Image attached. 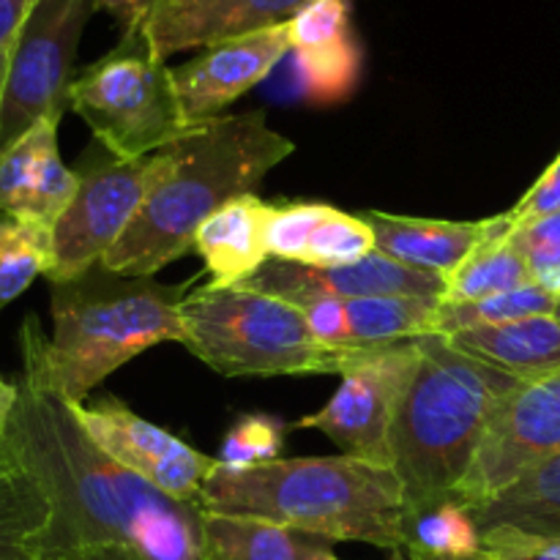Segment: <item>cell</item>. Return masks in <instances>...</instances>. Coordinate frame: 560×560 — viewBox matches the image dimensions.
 Here are the masks:
<instances>
[{"instance_id": "ba28073f", "label": "cell", "mask_w": 560, "mask_h": 560, "mask_svg": "<svg viewBox=\"0 0 560 560\" xmlns=\"http://www.w3.org/2000/svg\"><path fill=\"white\" fill-rule=\"evenodd\" d=\"M167 164V148L129 162L96 142L93 153L74 167L80 186L52 228L55 260L47 273L49 282H66L102 262L135 222Z\"/></svg>"}, {"instance_id": "d4e9b609", "label": "cell", "mask_w": 560, "mask_h": 560, "mask_svg": "<svg viewBox=\"0 0 560 560\" xmlns=\"http://www.w3.org/2000/svg\"><path fill=\"white\" fill-rule=\"evenodd\" d=\"M52 503L11 443L0 441V560H38Z\"/></svg>"}, {"instance_id": "2e32d148", "label": "cell", "mask_w": 560, "mask_h": 560, "mask_svg": "<svg viewBox=\"0 0 560 560\" xmlns=\"http://www.w3.org/2000/svg\"><path fill=\"white\" fill-rule=\"evenodd\" d=\"M60 118H42L0 153V213L55 228L80 178L58 153Z\"/></svg>"}, {"instance_id": "ab89813d", "label": "cell", "mask_w": 560, "mask_h": 560, "mask_svg": "<svg viewBox=\"0 0 560 560\" xmlns=\"http://www.w3.org/2000/svg\"><path fill=\"white\" fill-rule=\"evenodd\" d=\"M481 560H485V558H481Z\"/></svg>"}, {"instance_id": "484cf974", "label": "cell", "mask_w": 560, "mask_h": 560, "mask_svg": "<svg viewBox=\"0 0 560 560\" xmlns=\"http://www.w3.org/2000/svg\"><path fill=\"white\" fill-rule=\"evenodd\" d=\"M397 560H481L485 536L474 512L457 498H446L421 512L405 514Z\"/></svg>"}, {"instance_id": "e0dca14e", "label": "cell", "mask_w": 560, "mask_h": 560, "mask_svg": "<svg viewBox=\"0 0 560 560\" xmlns=\"http://www.w3.org/2000/svg\"><path fill=\"white\" fill-rule=\"evenodd\" d=\"M288 27L301 93L315 104L345 102L361 74L350 0H312Z\"/></svg>"}, {"instance_id": "e575fe53", "label": "cell", "mask_w": 560, "mask_h": 560, "mask_svg": "<svg viewBox=\"0 0 560 560\" xmlns=\"http://www.w3.org/2000/svg\"><path fill=\"white\" fill-rule=\"evenodd\" d=\"M159 0H98V11L113 14L120 22V27H124V33H131L142 25L148 11Z\"/></svg>"}, {"instance_id": "8fae6325", "label": "cell", "mask_w": 560, "mask_h": 560, "mask_svg": "<svg viewBox=\"0 0 560 560\" xmlns=\"http://www.w3.org/2000/svg\"><path fill=\"white\" fill-rule=\"evenodd\" d=\"M560 454V372L514 388L492 413L474 465L454 498L481 506L534 465Z\"/></svg>"}, {"instance_id": "30bf717a", "label": "cell", "mask_w": 560, "mask_h": 560, "mask_svg": "<svg viewBox=\"0 0 560 560\" xmlns=\"http://www.w3.org/2000/svg\"><path fill=\"white\" fill-rule=\"evenodd\" d=\"M419 364V337L359 348L350 355L337 394L293 430H320L348 457L392 468V427L399 399Z\"/></svg>"}, {"instance_id": "d6a6232c", "label": "cell", "mask_w": 560, "mask_h": 560, "mask_svg": "<svg viewBox=\"0 0 560 560\" xmlns=\"http://www.w3.org/2000/svg\"><path fill=\"white\" fill-rule=\"evenodd\" d=\"M512 244L528 260L534 282L560 299V238H520L512 233Z\"/></svg>"}, {"instance_id": "ffe728a7", "label": "cell", "mask_w": 560, "mask_h": 560, "mask_svg": "<svg viewBox=\"0 0 560 560\" xmlns=\"http://www.w3.org/2000/svg\"><path fill=\"white\" fill-rule=\"evenodd\" d=\"M361 217L375 233V249L402 266L452 277L470 252L495 233L501 217L481 222H446V219L399 217V213L366 211Z\"/></svg>"}, {"instance_id": "836d02e7", "label": "cell", "mask_w": 560, "mask_h": 560, "mask_svg": "<svg viewBox=\"0 0 560 560\" xmlns=\"http://www.w3.org/2000/svg\"><path fill=\"white\" fill-rule=\"evenodd\" d=\"M38 0H0V52H11Z\"/></svg>"}, {"instance_id": "44dd1931", "label": "cell", "mask_w": 560, "mask_h": 560, "mask_svg": "<svg viewBox=\"0 0 560 560\" xmlns=\"http://www.w3.org/2000/svg\"><path fill=\"white\" fill-rule=\"evenodd\" d=\"M271 211L257 195H244L197 230L195 249L217 288H238L271 260L266 241Z\"/></svg>"}, {"instance_id": "1f68e13d", "label": "cell", "mask_w": 560, "mask_h": 560, "mask_svg": "<svg viewBox=\"0 0 560 560\" xmlns=\"http://www.w3.org/2000/svg\"><path fill=\"white\" fill-rule=\"evenodd\" d=\"M552 213H560V153L556 162L547 167V173L530 186L528 195L509 211V219H512L514 230H517L523 224L552 217Z\"/></svg>"}, {"instance_id": "f546056e", "label": "cell", "mask_w": 560, "mask_h": 560, "mask_svg": "<svg viewBox=\"0 0 560 560\" xmlns=\"http://www.w3.org/2000/svg\"><path fill=\"white\" fill-rule=\"evenodd\" d=\"M284 432L288 427L268 416H244L233 424L219 448V463L228 468H255V465L282 459Z\"/></svg>"}, {"instance_id": "cb8c5ba5", "label": "cell", "mask_w": 560, "mask_h": 560, "mask_svg": "<svg viewBox=\"0 0 560 560\" xmlns=\"http://www.w3.org/2000/svg\"><path fill=\"white\" fill-rule=\"evenodd\" d=\"M470 512L481 536L487 530H514L539 539H560V454L528 468Z\"/></svg>"}, {"instance_id": "9c48e42d", "label": "cell", "mask_w": 560, "mask_h": 560, "mask_svg": "<svg viewBox=\"0 0 560 560\" xmlns=\"http://www.w3.org/2000/svg\"><path fill=\"white\" fill-rule=\"evenodd\" d=\"M98 0H38L9 58L0 104V153L42 118H63L74 58Z\"/></svg>"}, {"instance_id": "7402d4cb", "label": "cell", "mask_w": 560, "mask_h": 560, "mask_svg": "<svg viewBox=\"0 0 560 560\" xmlns=\"http://www.w3.org/2000/svg\"><path fill=\"white\" fill-rule=\"evenodd\" d=\"M448 342L520 383H539L560 372V323L556 315L470 328L448 337Z\"/></svg>"}, {"instance_id": "4fadbf2b", "label": "cell", "mask_w": 560, "mask_h": 560, "mask_svg": "<svg viewBox=\"0 0 560 560\" xmlns=\"http://www.w3.org/2000/svg\"><path fill=\"white\" fill-rule=\"evenodd\" d=\"M290 27H268L252 36L228 38L200 49V55L173 69L180 113L189 126L219 118L228 104L260 85L273 66L290 55Z\"/></svg>"}, {"instance_id": "ac0fdd59", "label": "cell", "mask_w": 560, "mask_h": 560, "mask_svg": "<svg viewBox=\"0 0 560 560\" xmlns=\"http://www.w3.org/2000/svg\"><path fill=\"white\" fill-rule=\"evenodd\" d=\"M290 304L304 312L312 331L323 345L359 350L432 334L441 301L408 299V295H388V299L301 295Z\"/></svg>"}, {"instance_id": "8d00e7d4", "label": "cell", "mask_w": 560, "mask_h": 560, "mask_svg": "<svg viewBox=\"0 0 560 560\" xmlns=\"http://www.w3.org/2000/svg\"><path fill=\"white\" fill-rule=\"evenodd\" d=\"M14 405H16V383H9L0 377V441H3L5 430H9Z\"/></svg>"}, {"instance_id": "5b68a950", "label": "cell", "mask_w": 560, "mask_h": 560, "mask_svg": "<svg viewBox=\"0 0 560 560\" xmlns=\"http://www.w3.org/2000/svg\"><path fill=\"white\" fill-rule=\"evenodd\" d=\"M506 372L463 353L441 334H421L419 364L392 427V468L405 514L454 498L498 405L520 388Z\"/></svg>"}, {"instance_id": "603a6c76", "label": "cell", "mask_w": 560, "mask_h": 560, "mask_svg": "<svg viewBox=\"0 0 560 560\" xmlns=\"http://www.w3.org/2000/svg\"><path fill=\"white\" fill-rule=\"evenodd\" d=\"M331 545L268 520L202 514V560H339Z\"/></svg>"}, {"instance_id": "52a82bcc", "label": "cell", "mask_w": 560, "mask_h": 560, "mask_svg": "<svg viewBox=\"0 0 560 560\" xmlns=\"http://www.w3.org/2000/svg\"><path fill=\"white\" fill-rule=\"evenodd\" d=\"M69 107L118 159H145L191 129L180 113L173 69L140 33H124L118 47L74 77Z\"/></svg>"}, {"instance_id": "5bb4252c", "label": "cell", "mask_w": 560, "mask_h": 560, "mask_svg": "<svg viewBox=\"0 0 560 560\" xmlns=\"http://www.w3.org/2000/svg\"><path fill=\"white\" fill-rule=\"evenodd\" d=\"M238 288L257 293L277 295L295 301L301 295H337V299H388V295H408V299H446V279L441 273L421 271L402 266L392 257L372 252L353 266L310 268L282 262L277 257L266 262L252 279Z\"/></svg>"}, {"instance_id": "9a60e30c", "label": "cell", "mask_w": 560, "mask_h": 560, "mask_svg": "<svg viewBox=\"0 0 560 560\" xmlns=\"http://www.w3.org/2000/svg\"><path fill=\"white\" fill-rule=\"evenodd\" d=\"M312 0H159L137 27L148 47L167 60L228 38L288 25ZM135 33V31H131Z\"/></svg>"}, {"instance_id": "4316f807", "label": "cell", "mask_w": 560, "mask_h": 560, "mask_svg": "<svg viewBox=\"0 0 560 560\" xmlns=\"http://www.w3.org/2000/svg\"><path fill=\"white\" fill-rule=\"evenodd\" d=\"M514 224L509 213H501L495 233L470 252L468 260L446 279V304L490 299V295L509 293V290L528 288L534 282L528 260L512 244Z\"/></svg>"}, {"instance_id": "f35d334b", "label": "cell", "mask_w": 560, "mask_h": 560, "mask_svg": "<svg viewBox=\"0 0 560 560\" xmlns=\"http://www.w3.org/2000/svg\"><path fill=\"white\" fill-rule=\"evenodd\" d=\"M556 317H558V323H560V299H558V306H556Z\"/></svg>"}, {"instance_id": "83f0119b", "label": "cell", "mask_w": 560, "mask_h": 560, "mask_svg": "<svg viewBox=\"0 0 560 560\" xmlns=\"http://www.w3.org/2000/svg\"><path fill=\"white\" fill-rule=\"evenodd\" d=\"M52 230L0 213V312L52 268Z\"/></svg>"}, {"instance_id": "7c38bea8", "label": "cell", "mask_w": 560, "mask_h": 560, "mask_svg": "<svg viewBox=\"0 0 560 560\" xmlns=\"http://www.w3.org/2000/svg\"><path fill=\"white\" fill-rule=\"evenodd\" d=\"M71 408L88 435L124 468L175 501L200 506L202 485L219 465L217 457L186 446L162 427L140 419L115 397H102L93 405L71 402Z\"/></svg>"}, {"instance_id": "4dcf8cb0", "label": "cell", "mask_w": 560, "mask_h": 560, "mask_svg": "<svg viewBox=\"0 0 560 560\" xmlns=\"http://www.w3.org/2000/svg\"><path fill=\"white\" fill-rule=\"evenodd\" d=\"M485 560H560V539H539L514 530H487Z\"/></svg>"}, {"instance_id": "74e56055", "label": "cell", "mask_w": 560, "mask_h": 560, "mask_svg": "<svg viewBox=\"0 0 560 560\" xmlns=\"http://www.w3.org/2000/svg\"><path fill=\"white\" fill-rule=\"evenodd\" d=\"M9 58H11V52H0V104H3L5 74H9Z\"/></svg>"}, {"instance_id": "f1b7e54d", "label": "cell", "mask_w": 560, "mask_h": 560, "mask_svg": "<svg viewBox=\"0 0 560 560\" xmlns=\"http://www.w3.org/2000/svg\"><path fill=\"white\" fill-rule=\"evenodd\" d=\"M556 295L547 293L539 284L509 290V293L490 295V299L463 301V304H446V301H441L435 315V331L432 334L454 337V334L470 331V328L506 326V323L525 320V317L556 315Z\"/></svg>"}, {"instance_id": "277c9868", "label": "cell", "mask_w": 560, "mask_h": 560, "mask_svg": "<svg viewBox=\"0 0 560 560\" xmlns=\"http://www.w3.org/2000/svg\"><path fill=\"white\" fill-rule=\"evenodd\" d=\"M208 514L257 517L328 541L402 547L405 490L394 468L355 457L273 459L255 468L219 463L200 492Z\"/></svg>"}, {"instance_id": "d590c367", "label": "cell", "mask_w": 560, "mask_h": 560, "mask_svg": "<svg viewBox=\"0 0 560 560\" xmlns=\"http://www.w3.org/2000/svg\"><path fill=\"white\" fill-rule=\"evenodd\" d=\"M38 560H142L137 552L126 550L118 545H102V547H80V550H66V552H49Z\"/></svg>"}, {"instance_id": "6da1fadb", "label": "cell", "mask_w": 560, "mask_h": 560, "mask_svg": "<svg viewBox=\"0 0 560 560\" xmlns=\"http://www.w3.org/2000/svg\"><path fill=\"white\" fill-rule=\"evenodd\" d=\"M5 441L52 503L42 556L118 545L142 560H202V509L109 457L33 359L22 355Z\"/></svg>"}, {"instance_id": "d6986e66", "label": "cell", "mask_w": 560, "mask_h": 560, "mask_svg": "<svg viewBox=\"0 0 560 560\" xmlns=\"http://www.w3.org/2000/svg\"><path fill=\"white\" fill-rule=\"evenodd\" d=\"M268 255L310 268L353 266L375 252L370 222L323 202H282L268 219Z\"/></svg>"}, {"instance_id": "7a4b0ae2", "label": "cell", "mask_w": 560, "mask_h": 560, "mask_svg": "<svg viewBox=\"0 0 560 560\" xmlns=\"http://www.w3.org/2000/svg\"><path fill=\"white\" fill-rule=\"evenodd\" d=\"M170 164L142 202L104 266L124 277H153L195 246V235L219 208L252 195L293 153L262 113L219 115L167 145Z\"/></svg>"}, {"instance_id": "8992f818", "label": "cell", "mask_w": 560, "mask_h": 560, "mask_svg": "<svg viewBox=\"0 0 560 560\" xmlns=\"http://www.w3.org/2000/svg\"><path fill=\"white\" fill-rule=\"evenodd\" d=\"M186 350L224 377L342 375L353 350L328 348L304 312L246 288H195L180 304Z\"/></svg>"}, {"instance_id": "3957f363", "label": "cell", "mask_w": 560, "mask_h": 560, "mask_svg": "<svg viewBox=\"0 0 560 560\" xmlns=\"http://www.w3.org/2000/svg\"><path fill=\"white\" fill-rule=\"evenodd\" d=\"M189 293L191 284L124 277L96 262L80 277L49 282L52 337L27 315L20 350L60 397L80 405L104 377L153 345L186 342L180 304Z\"/></svg>"}]
</instances>
